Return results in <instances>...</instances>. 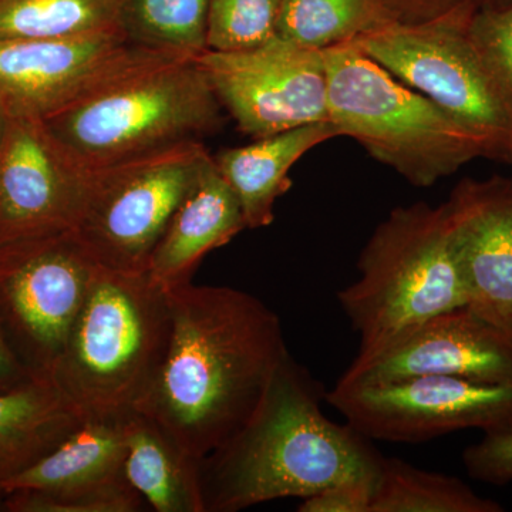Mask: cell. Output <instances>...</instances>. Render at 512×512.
<instances>
[{"label":"cell","instance_id":"obj_1","mask_svg":"<svg viewBox=\"0 0 512 512\" xmlns=\"http://www.w3.org/2000/svg\"><path fill=\"white\" fill-rule=\"evenodd\" d=\"M167 292L170 342L136 412L200 463L251 419L289 350L281 320L251 293L192 282Z\"/></svg>","mask_w":512,"mask_h":512},{"label":"cell","instance_id":"obj_2","mask_svg":"<svg viewBox=\"0 0 512 512\" xmlns=\"http://www.w3.org/2000/svg\"><path fill=\"white\" fill-rule=\"evenodd\" d=\"M325 394L288 353L247 424L198 464L204 512L305 500L346 478L377 477L382 454L349 423L326 417Z\"/></svg>","mask_w":512,"mask_h":512},{"label":"cell","instance_id":"obj_3","mask_svg":"<svg viewBox=\"0 0 512 512\" xmlns=\"http://www.w3.org/2000/svg\"><path fill=\"white\" fill-rule=\"evenodd\" d=\"M168 292L148 272L97 266L49 376L82 420L136 412L171 336Z\"/></svg>","mask_w":512,"mask_h":512},{"label":"cell","instance_id":"obj_4","mask_svg":"<svg viewBox=\"0 0 512 512\" xmlns=\"http://www.w3.org/2000/svg\"><path fill=\"white\" fill-rule=\"evenodd\" d=\"M359 278L338 292L359 335L355 363L383 355L427 320L466 306L446 207L424 202L390 212L357 262Z\"/></svg>","mask_w":512,"mask_h":512},{"label":"cell","instance_id":"obj_5","mask_svg":"<svg viewBox=\"0 0 512 512\" xmlns=\"http://www.w3.org/2000/svg\"><path fill=\"white\" fill-rule=\"evenodd\" d=\"M221 101L197 57L127 77L42 120L83 173L201 141L221 124Z\"/></svg>","mask_w":512,"mask_h":512},{"label":"cell","instance_id":"obj_6","mask_svg":"<svg viewBox=\"0 0 512 512\" xmlns=\"http://www.w3.org/2000/svg\"><path fill=\"white\" fill-rule=\"evenodd\" d=\"M325 52L329 121L416 187H431L490 146L446 110L396 80L352 43Z\"/></svg>","mask_w":512,"mask_h":512},{"label":"cell","instance_id":"obj_7","mask_svg":"<svg viewBox=\"0 0 512 512\" xmlns=\"http://www.w3.org/2000/svg\"><path fill=\"white\" fill-rule=\"evenodd\" d=\"M202 141L90 171L73 235L100 268L146 272L178 205L208 160Z\"/></svg>","mask_w":512,"mask_h":512},{"label":"cell","instance_id":"obj_8","mask_svg":"<svg viewBox=\"0 0 512 512\" xmlns=\"http://www.w3.org/2000/svg\"><path fill=\"white\" fill-rule=\"evenodd\" d=\"M470 16L451 9L429 22L396 19L349 43L483 137L493 156H504L512 107L468 35Z\"/></svg>","mask_w":512,"mask_h":512},{"label":"cell","instance_id":"obj_9","mask_svg":"<svg viewBox=\"0 0 512 512\" xmlns=\"http://www.w3.org/2000/svg\"><path fill=\"white\" fill-rule=\"evenodd\" d=\"M183 56L136 45L123 29L0 42V114L45 120L113 84Z\"/></svg>","mask_w":512,"mask_h":512},{"label":"cell","instance_id":"obj_10","mask_svg":"<svg viewBox=\"0 0 512 512\" xmlns=\"http://www.w3.org/2000/svg\"><path fill=\"white\" fill-rule=\"evenodd\" d=\"M96 269L73 232L0 248V326L30 372L49 375Z\"/></svg>","mask_w":512,"mask_h":512},{"label":"cell","instance_id":"obj_11","mask_svg":"<svg viewBox=\"0 0 512 512\" xmlns=\"http://www.w3.org/2000/svg\"><path fill=\"white\" fill-rule=\"evenodd\" d=\"M325 400L372 441L423 443L454 431H512V384L447 376L394 383L335 384Z\"/></svg>","mask_w":512,"mask_h":512},{"label":"cell","instance_id":"obj_12","mask_svg":"<svg viewBox=\"0 0 512 512\" xmlns=\"http://www.w3.org/2000/svg\"><path fill=\"white\" fill-rule=\"evenodd\" d=\"M222 106L254 138L329 121L323 50L272 40L247 52L197 56Z\"/></svg>","mask_w":512,"mask_h":512},{"label":"cell","instance_id":"obj_13","mask_svg":"<svg viewBox=\"0 0 512 512\" xmlns=\"http://www.w3.org/2000/svg\"><path fill=\"white\" fill-rule=\"evenodd\" d=\"M84 177L42 120L5 119L0 136V248L72 232Z\"/></svg>","mask_w":512,"mask_h":512},{"label":"cell","instance_id":"obj_14","mask_svg":"<svg viewBox=\"0 0 512 512\" xmlns=\"http://www.w3.org/2000/svg\"><path fill=\"white\" fill-rule=\"evenodd\" d=\"M423 376L512 384V333L461 306L427 320L376 359L352 362L336 384L394 383Z\"/></svg>","mask_w":512,"mask_h":512},{"label":"cell","instance_id":"obj_15","mask_svg":"<svg viewBox=\"0 0 512 512\" xmlns=\"http://www.w3.org/2000/svg\"><path fill=\"white\" fill-rule=\"evenodd\" d=\"M470 311L512 333V180H466L447 202Z\"/></svg>","mask_w":512,"mask_h":512},{"label":"cell","instance_id":"obj_16","mask_svg":"<svg viewBox=\"0 0 512 512\" xmlns=\"http://www.w3.org/2000/svg\"><path fill=\"white\" fill-rule=\"evenodd\" d=\"M244 228L241 202L210 156L154 249L148 275L165 291L188 284L202 258Z\"/></svg>","mask_w":512,"mask_h":512},{"label":"cell","instance_id":"obj_17","mask_svg":"<svg viewBox=\"0 0 512 512\" xmlns=\"http://www.w3.org/2000/svg\"><path fill=\"white\" fill-rule=\"evenodd\" d=\"M339 136L338 128L323 121L255 138L248 146L228 148L214 157L241 202L247 228L271 225L276 200L291 188L293 165L313 147Z\"/></svg>","mask_w":512,"mask_h":512},{"label":"cell","instance_id":"obj_18","mask_svg":"<svg viewBox=\"0 0 512 512\" xmlns=\"http://www.w3.org/2000/svg\"><path fill=\"white\" fill-rule=\"evenodd\" d=\"M82 421L49 375L36 373L0 392V488L55 450Z\"/></svg>","mask_w":512,"mask_h":512},{"label":"cell","instance_id":"obj_19","mask_svg":"<svg viewBox=\"0 0 512 512\" xmlns=\"http://www.w3.org/2000/svg\"><path fill=\"white\" fill-rule=\"evenodd\" d=\"M127 416L83 420L45 457L2 485L3 493L63 494L126 476Z\"/></svg>","mask_w":512,"mask_h":512},{"label":"cell","instance_id":"obj_20","mask_svg":"<svg viewBox=\"0 0 512 512\" xmlns=\"http://www.w3.org/2000/svg\"><path fill=\"white\" fill-rule=\"evenodd\" d=\"M150 417L128 414L124 473L157 512H204L200 468Z\"/></svg>","mask_w":512,"mask_h":512},{"label":"cell","instance_id":"obj_21","mask_svg":"<svg viewBox=\"0 0 512 512\" xmlns=\"http://www.w3.org/2000/svg\"><path fill=\"white\" fill-rule=\"evenodd\" d=\"M396 20L387 0H284L275 39L328 50Z\"/></svg>","mask_w":512,"mask_h":512},{"label":"cell","instance_id":"obj_22","mask_svg":"<svg viewBox=\"0 0 512 512\" xmlns=\"http://www.w3.org/2000/svg\"><path fill=\"white\" fill-rule=\"evenodd\" d=\"M460 478L383 457L370 512H503Z\"/></svg>","mask_w":512,"mask_h":512},{"label":"cell","instance_id":"obj_23","mask_svg":"<svg viewBox=\"0 0 512 512\" xmlns=\"http://www.w3.org/2000/svg\"><path fill=\"white\" fill-rule=\"evenodd\" d=\"M123 0H0L3 40L70 39L121 29Z\"/></svg>","mask_w":512,"mask_h":512},{"label":"cell","instance_id":"obj_24","mask_svg":"<svg viewBox=\"0 0 512 512\" xmlns=\"http://www.w3.org/2000/svg\"><path fill=\"white\" fill-rule=\"evenodd\" d=\"M211 0H123L121 29L136 45L183 57L207 50Z\"/></svg>","mask_w":512,"mask_h":512},{"label":"cell","instance_id":"obj_25","mask_svg":"<svg viewBox=\"0 0 512 512\" xmlns=\"http://www.w3.org/2000/svg\"><path fill=\"white\" fill-rule=\"evenodd\" d=\"M284 0H211L207 50L247 52L275 39Z\"/></svg>","mask_w":512,"mask_h":512},{"label":"cell","instance_id":"obj_26","mask_svg":"<svg viewBox=\"0 0 512 512\" xmlns=\"http://www.w3.org/2000/svg\"><path fill=\"white\" fill-rule=\"evenodd\" d=\"M144 503L126 476L63 494H5V510L12 512H138L143 510Z\"/></svg>","mask_w":512,"mask_h":512},{"label":"cell","instance_id":"obj_27","mask_svg":"<svg viewBox=\"0 0 512 512\" xmlns=\"http://www.w3.org/2000/svg\"><path fill=\"white\" fill-rule=\"evenodd\" d=\"M467 30L512 107V3L478 10L468 19Z\"/></svg>","mask_w":512,"mask_h":512},{"label":"cell","instance_id":"obj_28","mask_svg":"<svg viewBox=\"0 0 512 512\" xmlns=\"http://www.w3.org/2000/svg\"><path fill=\"white\" fill-rule=\"evenodd\" d=\"M463 464L473 480L491 485L512 481V431L484 434L463 451Z\"/></svg>","mask_w":512,"mask_h":512},{"label":"cell","instance_id":"obj_29","mask_svg":"<svg viewBox=\"0 0 512 512\" xmlns=\"http://www.w3.org/2000/svg\"><path fill=\"white\" fill-rule=\"evenodd\" d=\"M377 477H352L302 500L301 512H370Z\"/></svg>","mask_w":512,"mask_h":512},{"label":"cell","instance_id":"obj_30","mask_svg":"<svg viewBox=\"0 0 512 512\" xmlns=\"http://www.w3.org/2000/svg\"><path fill=\"white\" fill-rule=\"evenodd\" d=\"M33 375L36 373L30 372L10 348L5 332L0 326V392H6V390L19 386Z\"/></svg>","mask_w":512,"mask_h":512},{"label":"cell","instance_id":"obj_31","mask_svg":"<svg viewBox=\"0 0 512 512\" xmlns=\"http://www.w3.org/2000/svg\"><path fill=\"white\" fill-rule=\"evenodd\" d=\"M468 12H478V10L498 8V0H464Z\"/></svg>","mask_w":512,"mask_h":512},{"label":"cell","instance_id":"obj_32","mask_svg":"<svg viewBox=\"0 0 512 512\" xmlns=\"http://www.w3.org/2000/svg\"><path fill=\"white\" fill-rule=\"evenodd\" d=\"M5 510V493L0 488V511Z\"/></svg>","mask_w":512,"mask_h":512},{"label":"cell","instance_id":"obj_33","mask_svg":"<svg viewBox=\"0 0 512 512\" xmlns=\"http://www.w3.org/2000/svg\"><path fill=\"white\" fill-rule=\"evenodd\" d=\"M3 124H5V117L0 114V136H2Z\"/></svg>","mask_w":512,"mask_h":512},{"label":"cell","instance_id":"obj_34","mask_svg":"<svg viewBox=\"0 0 512 512\" xmlns=\"http://www.w3.org/2000/svg\"><path fill=\"white\" fill-rule=\"evenodd\" d=\"M508 156L512 157V137H511V141H510V151H508Z\"/></svg>","mask_w":512,"mask_h":512}]
</instances>
